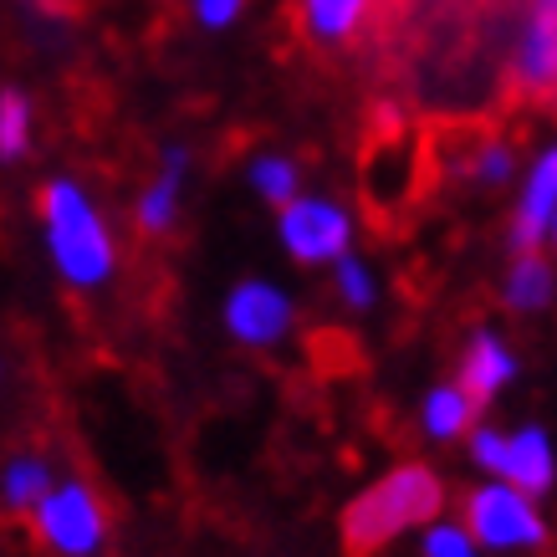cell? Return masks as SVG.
Masks as SVG:
<instances>
[{"mask_svg":"<svg viewBox=\"0 0 557 557\" xmlns=\"http://www.w3.org/2000/svg\"><path fill=\"white\" fill-rule=\"evenodd\" d=\"M358 189L369 205L373 236H394L399 220L424 200V153H420V128L394 108H373L369 134H363V153H358Z\"/></svg>","mask_w":557,"mask_h":557,"instance_id":"cell-1","label":"cell"},{"mask_svg":"<svg viewBox=\"0 0 557 557\" xmlns=\"http://www.w3.org/2000/svg\"><path fill=\"white\" fill-rule=\"evenodd\" d=\"M440 507H445L440 475L430 466H399V471H388L384 481H373L363 496L348 502V511H343V553L348 557L384 553L399 532L440 517Z\"/></svg>","mask_w":557,"mask_h":557,"instance_id":"cell-2","label":"cell"},{"mask_svg":"<svg viewBox=\"0 0 557 557\" xmlns=\"http://www.w3.org/2000/svg\"><path fill=\"white\" fill-rule=\"evenodd\" d=\"M41 215H47L51 251H57V267L67 271V282L98 287L113 271V246H108V231L92 215V205L83 200V189L67 185V180H51L41 189Z\"/></svg>","mask_w":557,"mask_h":557,"instance_id":"cell-3","label":"cell"},{"mask_svg":"<svg viewBox=\"0 0 557 557\" xmlns=\"http://www.w3.org/2000/svg\"><path fill=\"white\" fill-rule=\"evenodd\" d=\"M32 527L41 537V547L57 557H92L102 547V537H108L98 496L87 486H77V481L62 491H47L32 507Z\"/></svg>","mask_w":557,"mask_h":557,"instance_id":"cell-4","label":"cell"},{"mask_svg":"<svg viewBox=\"0 0 557 557\" xmlns=\"http://www.w3.org/2000/svg\"><path fill=\"white\" fill-rule=\"evenodd\" d=\"M460 511H466L471 542H486V547H542L547 542L532 496H522L517 486H481L466 496Z\"/></svg>","mask_w":557,"mask_h":557,"instance_id":"cell-5","label":"cell"},{"mask_svg":"<svg viewBox=\"0 0 557 557\" xmlns=\"http://www.w3.org/2000/svg\"><path fill=\"white\" fill-rule=\"evenodd\" d=\"M557 5L553 0H527V26L511 47V98L527 108H547L553 102V72H557Z\"/></svg>","mask_w":557,"mask_h":557,"instance_id":"cell-6","label":"cell"},{"mask_svg":"<svg viewBox=\"0 0 557 557\" xmlns=\"http://www.w3.org/2000/svg\"><path fill=\"white\" fill-rule=\"evenodd\" d=\"M282 240L297 261H338L348 251V215L327 200L282 205Z\"/></svg>","mask_w":557,"mask_h":557,"instance_id":"cell-7","label":"cell"},{"mask_svg":"<svg viewBox=\"0 0 557 557\" xmlns=\"http://www.w3.org/2000/svg\"><path fill=\"white\" fill-rule=\"evenodd\" d=\"M225 322L240 343H276L292 327V302L267 282H240L225 302Z\"/></svg>","mask_w":557,"mask_h":557,"instance_id":"cell-8","label":"cell"},{"mask_svg":"<svg viewBox=\"0 0 557 557\" xmlns=\"http://www.w3.org/2000/svg\"><path fill=\"white\" fill-rule=\"evenodd\" d=\"M553 195H557V153L547 149L532 164V185H527L522 210L511 220V246L517 251H542V240L553 236Z\"/></svg>","mask_w":557,"mask_h":557,"instance_id":"cell-9","label":"cell"},{"mask_svg":"<svg viewBox=\"0 0 557 557\" xmlns=\"http://www.w3.org/2000/svg\"><path fill=\"white\" fill-rule=\"evenodd\" d=\"M511 369H517V363H511L507 348L491 338V333H475L471 348H466V358H460V384L456 388L471 399L475 409H486L491 399H496V388L511 379Z\"/></svg>","mask_w":557,"mask_h":557,"instance_id":"cell-10","label":"cell"},{"mask_svg":"<svg viewBox=\"0 0 557 557\" xmlns=\"http://www.w3.org/2000/svg\"><path fill=\"white\" fill-rule=\"evenodd\" d=\"M507 475V486H517L522 496H542V491L553 486V445L542 430H522V435H511L502 445V471Z\"/></svg>","mask_w":557,"mask_h":557,"instance_id":"cell-11","label":"cell"},{"mask_svg":"<svg viewBox=\"0 0 557 557\" xmlns=\"http://www.w3.org/2000/svg\"><path fill=\"white\" fill-rule=\"evenodd\" d=\"M369 16H373V0H302L307 36L318 47H348V41H358Z\"/></svg>","mask_w":557,"mask_h":557,"instance_id":"cell-12","label":"cell"},{"mask_svg":"<svg viewBox=\"0 0 557 557\" xmlns=\"http://www.w3.org/2000/svg\"><path fill=\"white\" fill-rule=\"evenodd\" d=\"M180 174H185V149H170L164 153V174L153 180L144 195H138V210H134V225L144 236H164L174 225V195H180Z\"/></svg>","mask_w":557,"mask_h":557,"instance_id":"cell-13","label":"cell"},{"mask_svg":"<svg viewBox=\"0 0 557 557\" xmlns=\"http://www.w3.org/2000/svg\"><path fill=\"white\" fill-rule=\"evenodd\" d=\"M553 302V267L537 251H517V267L507 276V307L511 312H542Z\"/></svg>","mask_w":557,"mask_h":557,"instance_id":"cell-14","label":"cell"},{"mask_svg":"<svg viewBox=\"0 0 557 557\" xmlns=\"http://www.w3.org/2000/svg\"><path fill=\"white\" fill-rule=\"evenodd\" d=\"M51 491V466L36 456H16L11 466H5V481H0V502H5V511H16V517H26V511L41 502Z\"/></svg>","mask_w":557,"mask_h":557,"instance_id":"cell-15","label":"cell"},{"mask_svg":"<svg viewBox=\"0 0 557 557\" xmlns=\"http://www.w3.org/2000/svg\"><path fill=\"white\" fill-rule=\"evenodd\" d=\"M475 414H481V409H475L460 388H435V394L424 399V430H430L435 440L466 435V430L475 424Z\"/></svg>","mask_w":557,"mask_h":557,"instance_id":"cell-16","label":"cell"},{"mask_svg":"<svg viewBox=\"0 0 557 557\" xmlns=\"http://www.w3.org/2000/svg\"><path fill=\"white\" fill-rule=\"evenodd\" d=\"M32 149V102L21 87H0V159H21Z\"/></svg>","mask_w":557,"mask_h":557,"instance_id":"cell-17","label":"cell"},{"mask_svg":"<svg viewBox=\"0 0 557 557\" xmlns=\"http://www.w3.org/2000/svg\"><path fill=\"white\" fill-rule=\"evenodd\" d=\"M251 180H256V189H261L267 200H276V205L297 200V170H292L287 159H261V164L251 170Z\"/></svg>","mask_w":557,"mask_h":557,"instance_id":"cell-18","label":"cell"},{"mask_svg":"<svg viewBox=\"0 0 557 557\" xmlns=\"http://www.w3.org/2000/svg\"><path fill=\"white\" fill-rule=\"evenodd\" d=\"M338 292L354 307H369L373 302V282H369V271H363V261H354V256H338Z\"/></svg>","mask_w":557,"mask_h":557,"instance_id":"cell-19","label":"cell"},{"mask_svg":"<svg viewBox=\"0 0 557 557\" xmlns=\"http://www.w3.org/2000/svg\"><path fill=\"white\" fill-rule=\"evenodd\" d=\"M471 537L460 532V527H435V532H424V557H471Z\"/></svg>","mask_w":557,"mask_h":557,"instance_id":"cell-20","label":"cell"},{"mask_svg":"<svg viewBox=\"0 0 557 557\" xmlns=\"http://www.w3.org/2000/svg\"><path fill=\"white\" fill-rule=\"evenodd\" d=\"M240 5H246V0H195V16H200L205 26H231V21L240 16Z\"/></svg>","mask_w":557,"mask_h":557,"instance_id":"cell-21","label":"cell"},{"mask_svg":"<svg viewBox=\"0 0 557 557\" xmlns=\"http://www.w3.org/2000/svg\"><path fill=\"white\" fill-rule=\"evenodd\" d=\"M502 445H507V440L491 435V430H475L471 435V450H475V460H481L486 471H502Z\"/></svg>","mask_w":557,"mask_h":557,"instance_id":"cell-22","label":"cell"},{"mask_svg":"<svg viewBox=\"0 0 557 557\" xmlns=\"http://www.w3.org/2000/svg\"><path fill=\"white\" fill-rule=\"evenodd\" d=\"M36 11H77V0H26Z\"/></svg>","mask_w":557,"mask_h":557,"instance_id":"cell-23","label":"cell"},{"mask_svg":"<svg viewBox=\"0 0 557 557\" xmlns=\"http://www.w3.org/2000/svg\"><path fill=\"white\" fill-rule=\"evenodd\" d=\"M471 557H475V553H471Z\"/></svg>","mask_w":557,"mask_h":557,"instance_id":"cell-24","label":"cell"}]
</instances>
